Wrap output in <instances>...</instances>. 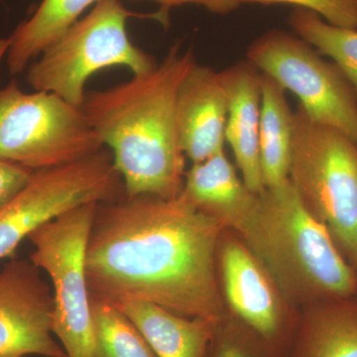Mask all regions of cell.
Listing matches in <instances>:
<instances>
[{
    "label": "cell",
    "mask_w": 357,
    "mask_h": 357,
    "mask_svg": "<svg viewBox=\"0 0 357 357\" xmlns=\"http://www.w3.org/2000/svg\"><path fill=\"white\" fill-rule=\"evenodd\" d=\"M246 60L299 98L314 121L357 142V95L342 70L293 32L271 29L249 45Z\"/></svg>",
    "instance_id": "obj_8"
},
{
    "label": "cell",
    "mask_w": 357,
    "mask_h": 357,
    "mask_svg": "<svg viewBox=\"0 0 357 357\" xmlns=\"http://www.w3.org/2000/svg\"><path fill=\"white\" fill-rule=\"evenodd\" d=\"M6 41L2 39L1 44H0V64H1L2 60L3 58H6Z\"/></svg>",
    "instance_id": "obj_25"
},
{
    "label": "cell",
    "mask_w": 357,
    "mask_h": 357,
    "mask_svg": "<svg viewBox=\"0 0 357 357\" xmlns=\"http://www.w3.org/2000/svg\"><path fill=\"white\" fill-rule=\"evenodd\" d=\"M34 171L0 158V210L22 189Z\"/></svg>",
    "instance_id": "obj_23"
},
{
    "label": "cell",
    "mask_w": 357,
    "mask_h": 357,
    "mask_svg": "<svg viewBox=\"0 0 357 357\" xmlns=\"http://www.w3.org/2000/svg\"><path fill=\"white\" fill-rule=\"evenodd\" d=\"M26 357H28V356H26Z\"/></svg>",
    "instance_id": "obj_29"
},
{
    "label": "cell",
    "mask_w": 357,
    "mask_h": 357,
    "mask_svg": "<svg viewBox=\"0 0 357 357\" xmlns=\"http://www.w3.org/2000/svg\"><path fill=\"white\" fill-rule=\"evenodd\" d=\"M54 298L41 269L13 259L0 270V357H67L53 335Z\"/></svg>",
    "instance_id": "obj_11"
},
{
    "label": "cell",
    "mask_w": 357,
    "mask_h": 357,
    "mask_svg": "<svg viewBox=\"0 0 357 357\" xmlns=\"http://www.w3.org/2000/svg\"><path fill=\"white\" fill-rule=\"evenodd\" d=\"M206 357H269L255 338L227 316L218 323Z\"/></svg>",
    "instance_id": "obj_21"
},
{
    "label": "cell",
    "mask_w": 357,
    "mask_h": 357,
    "mask_svg": "<svg viewBox=\"0 0 357 357\" xmlns=\"http://www.w3.org/2000/svg\"><path fill=\"white\" fill-rule=\"evenodd\" d=\"M352 268H354V272H356V278H357V257L356 262L354 263V265H352Z\"/></svg>",
    "instance_id": "obj_26"
},
{
    "label": "cell",
    "mask_w": 357,
    "mask_h": 357,
    "mask_svg": "<svg viewBox=\"0 0 357 357\" xmlns=\"http://www.w3.org/2000/svg\"><path fill=\"white\" fill-rule=\"evenodd\" d=\"M116 306L137 326L157 357H206L220 321L181 316L141 301Z\"/></svg>",
    "instance_id": "obj_16"
},
{
    "label": "cell",
    "mask_w": 357,
    "mask_h": 357,
    "mask_svg": "<svg viewBox=\"0 0 357 357\" xmlns=\"http://www.w3.org/2000/svg\"><path fill=\"white\" fill-rule=\"evenodd\" d=\"M181 195L199 211L234 230L255 206L257 194L237 175L225 151L192 164Z\"/></svg>",
    "instance_id": "obj_14"
},
{
    "label": "cell",
    "mask_w": 357,
    "mask_h": 357,
    "mask_svg": "<svg viewBox=\"0 0 357 357\" xmlns=\"http://www.w3.org/2000/svg\"><path fill=\"white\" fill-rule=\"evenodd\" d=\"M288 24L297 36L337 65L357 95V29L330 24L318 14L301 8L290 13Z\"/></svg>",
    "instance_id": "obj_19"
},
{
    "label": "cell",
    "mask_w": 357,
    "mask_h": 357,
    "mask_svg": "<svg viewBox=\"0 0 357 357\" xmlns=\"http://www.w3.org/2000/svg\"><path fill=\"white\" fill-rule=\"evenodd\" d=\"M151 18L167 25L168 13L141 14L121 0H100L28 66L26 79L34 91H48L82 107L84 86L96 73L107 68H128L133 75L150 72L156 59L130 40L128 21Z\"/></svg>",
    "instance_id": "obj_4"
},
{
    "label": "cell",
    "mask_w": 357,
    "mask_h": 357,
    "mask_svg": "<svg viewBox=\"0 0 357 357\" xmlns=\"http://www.w3.org/2000/svg\"><path fill=\"white\" fill-rule=\"evenodd\" d=\"M100 0H42L28 20L6 39V61L11 76L27 69L53 42Z\"/></svg>",
    "instance_id": "obj_17"
},
{
    "label": "cell",
    "mask_w": 357,
    "mask_h": 357,
    "mask_svg": "<svg viewBox=\"0 0 357 357\" xmlns=\"http://www.w3.org/2000/svg\"><path fill=\"white\" fill-rule=\"evenodd\" d=\"M288 357H357V295L301 309Z\"/></svg>",
    "instance_id": "obj_15"
},
{
    "label": "cell",
    "mask_w": 357,
    "mask_h": 357,
    "mask_svg": "<svg viewBox=\"0 0 357 357\" xmlns=\"http://www.w3.org/2000/svg\"><path fill=\"white\" fill-rule=\"evenodd\" d=\"M95 357H157L142 333L116 305L91 297Z\"/></svg>",
    "instance_id": "obj_20"
},
{
    "label": "cell",
    "mask_w": 357,
    "mask_h": 357,
    "mask_svg": "<svg viewBox=\"0 0 357 357\" xmlns=\"http://www.w3.org/2000/svg\"><path fill=\"white\" fill-rule=\"evenodd\" d=\"M289 181L352 266L357 257L356 143L342 131L314 121L298 105Z\"/></svg>",
    "instance_id": "obj_5"
},
{
    "label": "cell",
    "mask_w": 357,
    "mask_h": 357,
    "mask_svg": "<svg viewBox=\"0 0 357 357\" xmlns=\"http://www.w3.org/2000/svg\"><path fill=\"white\" fill-rule=\"evenodd\" d=\"M98 203L73 208L33 231L30 260L53 286V333L67 357H95L86 253Z\"/></svg>",
    "instance_id": "obj_7"
},
{
    "label": "cell",
    "mask_w": 357,
    "mask_h": 357,
    "mask_svg": "<svg viewBox=\"0 0 357 357\" xmlns=\"http://www.w3.org/2000/svg\"><path fill=\"white\" fill-rule=\"evenodd\" d=\"M105 147L82 107L48 91L0 88V158L32 171L74 163Z\"/></svg>",
    "instance_id": "obj_6"
},
{
    "label": "cell",
    "mask_w": 357,
    "mask_h": 357,
    "mask_svg": "<svg viewBox=\"0 0 357 357\" xmlns=\"http://www.w3.org/2000/svg\"><path fill=\"white\" fill-rule=\"evenodd\" d=\"M124 196L123 182L107 147L68 165L34 171L0 210V260L45 223L73 208Z\"/></svg>",
    "instance_id": "obj_9"
},
{
    "label": "cell",
    "mask_w": 357,
    "mask_h": 357,
    "mask_svg": "<svg viewBox=\"0 0 357 357\" xmlns=\"http://www.w3.org/2000/svg\"><path fill=\"white\" fill-rule=\"evenodd\" d=\"M356 145H357V142H356Z\"/></svg>",
    "instance_id": "obj_28"
},
{
    "label": "cell",
    "mask_w": 357,
    "mask_h": 357,
    "mask_svg": "<svg viewBox=\"0 0 357 357\" xmlns=\"http://www.w3.org/2000/svg\"><path fill=\"white\" fill-rule=\"evenodd\" d=\"M227 119L220 73L196 63L178 86L176 100L181 148L192 164L225 151Z\"/></svg>",
    "instance_id": "obj_12"
},
{
    "label": "cell",
    "mask_w": 357,
    "mask_h": 357,
    "mask_svg": "<svg viewBox=\"0 0 357 357\" xmlns=\"http://www.w3.org/2000/svg\"><path fill=\"white\" fill-rule=\"evenodd\" d=\"M130 1H141V0H130ZM143 1H153L155 3H158L161 6V10L167 13H169V10L172 7L194 4V6L204 7L211 13L225 15L241 6L238 0H143Z\"/></svg>",
    "instance_id": "obj_24"
},
{
    "label": "cell",
    "mask_w": 357,
    "mask_h": 357,
    "mask_svg": "<svg viewBox=\"0 0 357 357\" xmlns=\"http://www.w3.org/2000/svg\"><path fill=\"white\" fill-rule=\"evenodd\" d=\"M218 276L227 316L268 356L288 357L299 311L289 304L266 268L234 230L225 229L220 236Z\"/></svg>",
    "instance_id": "obj_10"
},
{
    "label": "cell",
    "mask_w": 357,
    "mask_h": 357,
    "mask_svg": "<svg viewBox=\"0 0 357 357\" xmlns=\"http://www.w3.org/2000/svg\"><path fill=\"white\" fill-rule=\"evenodd\" d=\"M2 39H0V43H1Z\"/></svg>",
    "instance_id": "obj_27"
},
{
    "label": "cell",
    "mask_w": 357,
    "mask_h": 357,
    "mask_svg": "<svg viewBox=\"0 0 357 357\" xmlns=\"http://www.w3.org/2000/svg\"><path fill=\"white\" fill-rule=\"evenodd\" d=\"M238 2L241 6L243 3L289 4L318 14L330 24L357 29V0H238Z\"/></svg>",
    "instance_id": "obj_22"
},
{
    "label": "cell",
    "mask_w": 357,
    "mask_h": 357,
    "mask_svg": "<svg viewBox=\"0 0 357 357\" xmlns=\"http://www.w3.org/2000/svg\"><path fill=\"white\" fill-rule=\"evenodd\" d=\"M294 134V112L286 89L261 73L259 157L265 188L283 184L289 178Z\"/></svg>",
    "instance_id": "obj_18"
},
{
    "label": "cell",
    "mask_w": 357,
    "mask_h": 357,
    "mask_svg": "<svg viewBox=\"0 0 357 357\" xmlns=\"http://www.w3.org/2000/svg\"><path fill=\"white\" fill-rule=\"evenodd\" d=\"M191 48L177 42L146 74L86 93L82 109L102 144L112 152L124 196L178 197L185 175L178 139V86L196 65Z\"/></svg>",
    "instance_id": "obj_2"
},
{
    "label": "cell",
    "mask_w": 357,
    "mask_h": 357,
    "mask_svg": "<svg viewBox=\"0 0 357 357\" xmlns=\"http://www.w3.org/2000/svg\"><path fill=\"white\" fill-rule=\"evenodd\" d=\"M227 229L178 195L122 196L98 204L86 253L91 298L152 303L189 318L222 321L218 276Z\"/></svg>",
    "instance_id": "obj_1"
},
{
    "label": "cell",
    "mask_w": 357,
    "mask_h": 357,
    "mask_svg": "<svg viewBox=\"0 0 357 357\" xmlns=\"http://www.w3.org/2000/svg\"><path fill=\"white\" fill-rule=\"evenodd\" d=\"M220 73L227 98L225 141L244 184L259 194L265 189L259 157L261 72L244 60Z\"/></svg>",
    "instance_id": "obj_13"
},
{
    "label": "cell",
    "mask_w": 357,
    "mask_h": 357,
    "mask_svg": "<svg viewBox=\"0 0 357 357\" xmlns=\"http://www.w3.org/2000/svg\"><path fill=\"white\" fill-rule=\"evenodd\" d=\"M234 231L297 311L357 295L351 263L325 225L305 208L289 178L257 194L255 206Z\"/></svg>",
    "instance_id": "obj_3"
}]
</instances>
